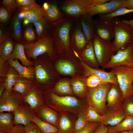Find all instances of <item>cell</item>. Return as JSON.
Returning <instances> with one entry per match:
<instances>
[{
    "mask_svg": "<svg viewBox=\"0 0 133 133\" xmlns=\"http://www.w3.org/2000/svg\"><path fill=\"white\" fill-rule=\"evenodd\" d=\"M32 61L34 68L35 84L44 91L52 89L61 78L54 68L53 60L48 55H43Z\"/></svg>",
    "mask_w": 133,
    "mask_h": 133,
    "instance_id": "cell-1",
    "label": "cell"
},
{
    "mask_svg": "<svg viewBox=\"0 0 133 133\" xmlns=\"http://www.w3.org/2000/svg\"><path fill=\"white\" fill-rule=\"evenodd\" d=\"M74 20L65 17L51 24L53 47L57 55L75 54L71 45L70 36Z\"/></svg>",
    "mask_w": 133,
    "mask_h": 133,
    "instance_id": "cell-2",
    "label": "cell"
},
{
    "mask_svg": "<svg viewBox=\"0 0 133 133\" xmlns=\"http://www.w3.org/2000/svg\"><path fill=\"white\" fill-rule=\"evenodd\" d=\"M53 64L55 70L61 75L71 77L83 76L80 60L75 54L58 55Z\"/></svg>",
    "mask_w": 133,
    "mask_h": 133,
    "instance_id": "cell-3",
    "label": "cell"
},
{
    "mask_svg": "<svg viewBox=\"0 0 133 133\" xmlns=\"http://www.w3.org/2000/svg\"><path fill=\"white\" fill-rule=\"evenodd\" d=\"M44 101L46 105L58 111L74 112L82 106L80 101L76 97L58 95L51 89L44 91Z\"/></svg>",
    "mask_w": 133,
    "mask_h": 133,
    "instance_id": "cell-4",
    "label": "cell"
},
{
    "mask_svg": "<svg viewBox=\"0 0 133 133\" xmlns=\"http://www.w3.org/2000/svg\"><path fill=\"white\" fill-rule=\"evenodd\" d=\"M23 45L26 56L30 61L34 60L39 56L47 55L53 61L57 57L54 49L51 34L39 38L34 43Z\"/></svg>",
    "mask_w": 133,
    "mask_h": 133,
    "instance_id": "cell-5",
    "label": "cell"
},
{
    "mask_svg": "<svg viewBox=\"0 0 133 133\" xmlns=\"http://www.w3.org/2000/svg\"><path fill=\"white\" fill-rule=\"evenodd\" d=\"M112 84L108 83L94 88L87 87L84 98L88 105L94 108L100 115L107 111L106 100Z\"/></svg>",
    "mask_w": 133,
    "mask_h": 133,
    "instance_id": "cell-6",
    "label": "cell"
},
{
    "mask_svg": "<svg viewBox=\"0 0 133 133\" xmlns=\"http://www.w3.org/2000/svg\"><path fill=\"white\" fill-rule=\"evenodd\" d=\"M113 22L114 39L112 43L116 52L133 42V28L130 25L123 22L118 17L114 18Z\"/></svg>",
    "mask_w": 133,
    "mask_h": 133,
    "instance_id": "cell-7",
    "label": "cell"
},
{
    "mask_svg": "<svg viewBox=\"0 0 133 133\" xmlns=\"http://www.w3.org/2000/svg\"><path fill=\"white\" fill-rule=\"evenodd\" d=\"M92 0H59V6L65 17L76 19L86 14L91 7Z\"/></svg>",
    "mask_w": 133,
    "mask_h": 133,
    "instance_id": "cell-8",
    "label": "cell"
},
{
    "mask_svg": "<svg viewBox=\"0 0 133 133\" xmlns=\"http://www.w3.org/2000/svg\"><path fill=\"white\" fill-rule=\"evenodd\" d=\"M111 70L116 77L123 100L133 97V68L120 66L114 67Z\"/></svg>",
    "mask_w": 133,
    "mask_h": 133,
    "instance_id": "cell-9",
    "label": "cell"
},
{
    "mask_svg": "<svg viewBox=\"0 0 133 133\" xmlns=\"http://www.w3.org/2000/svg\"><path fill=\"white\" fill-rule=\"evenodd\" d=\"M96 58L102 67L108 62L116 51L112 42L104 40L95 34L92 39Z\"/></svg>",
    "mask_w": 133,
    "mask_h": 133,
    "instance_id": "cell-10",
    "label": "cell"
},
{
    "mask_svg": "<svg viewBox=\"0 0 133 133\" xmlns=\"http://www.w3.org/2000/svg\"><path fill=\"white\" fill-rule=\"evenodd\" d=\"M111 57L109 61L102 67L112 68L122 66L133 68V42L125 48L118 50Z\"/></svg>",
    "mask_w": 133,
    "mask_h": 133,
    "instance_id": "cell-11",
    "label": "cell"
},
{
    "mask_svg": "<svg viewBox=\"0 0 133 133\" xmlns=\"http://www.w3.org/2000/svg\"><path fill=\"white\" fill-rule=\"evenodd\" d=\"M70 36L72 47L74 53L77 55L82 51L88 42L83 32L78 18L74 20Z\"/></svg>",
    "mask_w": 133,
    "mask_h": 133,
    "instance_id": "cell-12",
    "label": "cell"
},
{
    "mask_svg": "<svg viewBox=\"0 0 133 133\" xmlns=\"http://www.w3.org/2000/svg\"><path fill=\"white\" fill-rule=\"evenodd\" d=\"M24 102L19 93L5 90L0 98V112H13Z\"/></svg>",
    "mask_w": 133,
    "mask_h": 133,
    "instance_id": "cell-13",
    "label": "cell"
},
{
    "mask_svg": "<svg viewBox=\"0 0 133 133\" xmlns=\"http://www.w3.org/2000/svg\"><path fill=\"white\" fill-rule=\"evenodd\" d=\"M122 8H126V0H111L91 7L87 14L92 17L97 14H108Z\"/></svg>",
    "mask_w": 133,
    "mask_h": 133,
    "instance_id": "cell-14",
    "label": "cell"
},
{
    "mask_svg": "<svg viewBox=\"0 0 133 133\" xmlns=\"http://www.w3.org/2000/svg\"><path fill=\"white\" fill-rule=\"evenodd\" d=\"M23 98L24 102L35 113L40 106L45 104L44 91L35 84Z\"/></svg>",
    "mask_w": 133,
    "mask_h": 133,
    "instance_id": "cell-15",
    "label": "cell"
},
{
    "mask_svg": "<svg viewBox=\"0 0 133 133\" xmlns=\"http://www.w3.org/2000/svg\"><path fill=\"white\" fill-rule=\"evenodd\" d=\"M15 126L21 125L25 127L30 124L32 120L36 116L29 105L24 102L13 112Z\"/></svg>",
    "mask_w": 133,
    "mask_h": 133,
    "instance_id": "cell-16",
    "label": "cell"
},
{
    "mask_svg": "<svg viewBox=\"0 0 133 133\" xmlns=\"http://www.w3.org/2000/svg\"><path fill=\"white\" fill-rule=\"evenodd\" d=\"M123 100V93L118 84H112L107 97V111L122 110Z\"/></svg>",
    "mask_w": 133,
    "mask_h": 133,
    "instance_id": "cell-17",
    "label": "cell"
},
{
    "mask_svg": "<svg viewBox=\"0 0 133 133\" xmlns=\"http://www.w3.org/2000/svg\"><path fill=\"white\" fill-rule=\"evenodd\" d=\"M94 20L95 34L104 40L111 41L114 37L113 22L100 18L95 19Z\"/></svg>",
    "mask_w": 133,
    "mask_h": 133,
    "instance_id": "cell-18",
    "label": "cell"
},
{
    "mask_svg": "<svg viewBox=\"0 0 133 133\" xmlns=\"http://www.w3.org/2000/svg\"><path fill=\"white\" fill-rule=\"evenodd\" d=\"M80 60L83 69V75L84 76L87 77L91 74H94L107 83L118 84L116 76L111 70L107 72L100 68H92Z\"/></svg>",
    "mask_w": 133,
    "mask_h": 133,
    "instance_id": "cell-19",
    "label": "cell"
},
{
    "mask_svg": "<svg viewBox=\"0 0 133 133\" xmlns=\"http://www.w3.org/2000/svg\"><path fill=\"white\" fill-rule=\"evenodd\" d=\"M18 11L23 13L25 20L30 23H34L44 16L41 6L36 2L29 5L17 8Z\"/></svg>",
    "mask_w": 133,
    "mask_h": 133,
    "instance_id": "cell-20",
    "label": "cell"
},
{
    "mask_svg": "<svg viewBox=\"0 0 133 133\" xmlns=\"http://www.w3.org/2000/svg\"><path fill=\"white\" fill-rule=\"evenodd\" d=\"M48 6L46 10H43L44 16L49 22L52 24L56 22L65 17L60 9L59 0H47Z\"/></svg>",
    "mask_w": 133,
    "mask_h": 133,
    "instance_id": "cell-21",
    "label": "cell"
},
{
    "mask_svg": "<svg viewBox=\"0 0 133 133\" xmlns=\"http://www.w3.org/2000/svg\"><path fill=\"white\" fill-rule=\"evenodd\" d=\"M35 113L42 120L56 127L58 126L59 119L57 113L45 104L40 106Z\"/></svg>",
    "mask_w": 133,
    "mask_h": 133,
    "instance_id": "cell-22",
    "label": "cell"
},
{
    "mask_svg": "<svg viewBox=\"0 0 133 133\" xmlns=\"http://www.w3.org/2000/svg\"><path fill=\"white\" fill-rule=\"evenodd\" d=\"M77 57L90 67L99 69L100 66L97 59L92 41L88 42L82 51Z\"/></svg>",
    "mask_w": 133,
    "mask_h": 133,
    "instance_id": "cell-23",
    "label": "cell"
},
{
    "mask_svg": "<svg viewBox=\"0 0 133 133\" xmlns=\"http://www.w3.org/2000/svg\"><path fill=\"white\" fill-rule=\"evenodd\" d=\"M87 77L84 76L72 77L70 79V85L74 94L81 98H84L87 88Z\"/></svg>",
    "mask_w": 133,
    "mask_h": 133,
    "instance_id": "cell-24",
    "label": "cell"
},
{
    "mask_svg": "<svg viewBox=\"0 0 133 133\" xmlns=\"http://www.w3.org/2000/svg\"><path fill=\"white\" fill-rule=\"evenodd\" d=\"M83 32L88 42L91 41L95 34L94 20L92 17L87 14L79 18Z\"/></svg>",
    "mask_w": 133,
    "mask_h": 133,
    "instance_id": "cell-25",
    "label": "cell"
},
{
    "mask_svg": "<svg viewBox=\"0 0 133 133\" xmlns=\"http://www.w3.org/2000/svg\"><path fill=\"white\" fill-rule=\"evenodd\" d=\"M8 61L10 66L15 68L20 75L34 82L35 70L33 66H24L21 64L17 59H10Z\"/></svg>",
    "mask_w": 133,
    "mask_h": 133,
    "instance_id": "cell-26",
    "label": "cell"
},
{
    "mask_svg": "<svg viewBox=\"0 0 133 133\" xmlns=\"http://www.w3.org/2000/svg\"><path fill=\"white\" fill-rule=\"evenodd\" d=\"M122 110L107 111L102 116L101 124L114 126L119 123L126 116Z\"/></svg>",
    "mask_w": 133,
    "mask_h": 133,
    "instance_id": "cell-27",
    "label": "cell"
},
{
    "mask_svg": "<svg viewBox=\"0 0 133 133\" xmlns=\"http://www.w3.org/2000/svg\"><path fill=\"white\" fill-rule=\"evenodd\" d=\"M34 84V82L19 74L12 90L19 93L23 97Z\"/></svg>",
    "mask_w": 133,
    "mask_h": 133,
    "instance_id": "cell-28",
    "label": "cell"
},
{
    "mask_svg": "<svg viewBox=\"0 0 133 133\" xmlns=\"http://www.w3.org/2000/svg\"><path fill=\"white\" fill-rule=\"evenodd\" d=\"M33 24L39 39L51 34V24L44 16Z\"/></svg>",
    "mask_w": 133,
    "mask_h": 133,
    "instance_id": "cell-29",
    "label": "cell"
},
{
    "mask_svg": "<svg viewBox=\"0 0 133 133\" xmlns=\"http://www.w3.org/2000/svg\"><path fill=\"white\" fill-rule=\"evenodd\" d=\"M16 59L19 60L24 66L27 67L33 66V62L27 58L25 53L24 45L22 43H15V48L10 59Z\"/></svg>",
    "mask_w": 133,
    "mask_h": 133,
    "instance_id": "cell-30",
    "label": "cell"
},
{
    "mask_svg": "<svg viewBox=\"0 0 133 133\" xmlns=\"http://www.w3.org/2000/svg\"><path fill=\"white\" fill-rule=\"evenodd\" d=\"M57 95L70 96L73 95L70 82V79L61 78L51 89Z\"/></svg>",
    "mask_w": 133,
    "mask_h": 133,
    "instance_id": "cell-31",
    "label": "cell"
},
{
    "mask_svg": "<svg viewBox=\"0 0 133 133\" xmlns=\"http://www.w3.org/2000/svg\"><path fill=\"white\" fill-rule=\"evenodd\" d=\"M15 42L11 34L0 44V58L8 61L14 50Z\"/></svg>",
    "mask_w": 133,
    "mask_h": 133,
    "instance_id": "cell-32",
    "label": "cell"
},
{
    "mask_svg": "<svg viewBox=\"0 0 133 133\" xmlns=\"http://www.w3.org/2000/svg\"><path fill=\"white\" fill-rule=\"evenodd\" d=\"M21 21L18 17L17 11L14 14L12 19L10 33L15 43H21L22 36Z\"/></svg>",
    "mask_w": 133,
    "mask_h": 133,
    "instance_id": "cell-33",
    "label": "cell"
},
{
    "mask_svg": "<svg viewBox=\"0 0 133 133\" xmlns=\"http://www.w3.org/2000/svg\"><path fill=\"white\" fill-rule=\"evenodd\" d=\"M13 112H0V131L8 133L15 126Z\"/></svg>",
    "mask_w": 133,
    "mask_h": 133,
    "instance_id": "cell-34",
    "label": "cell"
},
{
    "mask_svg": "<svg viewBox=\"0 0 133 133\" xmlns=\"http://www.w3.org/2000/svg\"><path fill=\"white\" fill-rule=\"evenodd\" d=\"M25 26L22 34L21 43L27 44L36 42L39 38L35 30L29 24Z\"/></svg>",
    "mask_w": 133,
    "mask_h": 133,
    "instance_id": "cell-35",
    "label": "cell"
},
{
    "mask_svg": "<svg viewBox=\"0 0 133 133\" xmlns=\"http://www.w3.org/2000/svg\"><path fill=\"white\" fill-rule=\"evenodd\" d=\"M19 75V74L15 69L10 66L3 83L5 90L7 91H12Z\"/></svg>",
    "mask_w": 133,
    "mask_h": 133,
    "instance_id": "cell-36",
    "label": "cell"
},
{
    "mask_svg": "<svg viewBox=\"0 0 133 133\" xmlns=\"http://www.w3.org/2000/svg\"><path fill=\"white\" fill-rule=\"evenodd\" d=\"M43 133H51L58 131V128L53 125L45 122L35 116L32 120Z\"/></svg>",
    "mask_w": 133,
    "mask_h": 133,
    "instance_id": "cell-37",
    "label": "cell"
},
{
    "mask_svg": "<svg viewBox=\"0 0 133 133\" xmlns=\"http://www.w3.org/2000/svg\"><path fill=\"white\" fill-rule=\"evenodd\" d=\"M85 117L89 123L96 122L101 123L102 116L92 107L88 105L83 110Z\"/></svg>",
    "mask_w": 133,
    "mask_h": 133,
    "instance_id": "cell-38",
    "label": "cell"
},
{
    "mask_svg": "<svg viewBox=\"0 0 133 133\" xmlns=\"http://www.w3.org/2000/svg\"><path fill=\"white\" fill-rule=\"evenodd\" d=\"M112 127L119 133L133 130V117L126 116L119 123L116 125Z\"/></svg>",
    "mask_w": 133,
    "mask_h": 133,
    "instance_id": "cell-39",
    "label": "cell"
},
{
    "mask_svg": "<svg viewBox=\"0 0 133 133\" xmlns=\"http://www.w3.org/2000/svg\"><path fill=\"white\" fill-rule=\"evenodd\" d=\"M132 12H133V9L122 8L111 14L107 15L100 14L98 16L100 19L106 21L113 22L115 17Z\"/></svg>",
    "mask_w": 133,
    "mask_h": 133,
    "instance_id": "cell-40",
    "label": "cell"
},
{
    "mask_svg": "<svg viewBox=\"0 0 133 133\" xmlns=\"http://www.w3.org/2000/svg\"><path fill=\"white\" fill-rule=\"evenodd\" d=\"M78 116L77 119L75 123L74 133L82 129L90 123L87 120L83 110L79 112Z\"/></svg>",
    "mask_w": 133,
    "mask_h": 133,
    "instance_id": "cell-41",
    "label": "cell"
},
{
    "mask_svg": "<svg viewBox=\"0 0 133 133\" xmlns=\"http://www.w3.org/2000/svg\"><path fill=\"white\" fill-rule=\"evenodd\" d=\"M121 110L126 116L133 117V97L128 98L123 100Z\"/></svg>",
    "mask_w": 133,
    "mask_h": 133,
    "instance_id": "cell-42",
    "label": "cell"
},
{
    "mask_svg": "<svg viewBox=\"0 0 133 133\" xmlns=\"http://www.w3.org/2000/svg\"><path fill=\"white\" fill-rule=\"evenodd\" d=\"M86 83L88 87L94 88L108 83L94 74H91L87 77Z\"/></svg>",
    "mask_w": 133,
    "mask_h": 133,
    "instance_id": "cell-43",
    "label": "cell"
},
{
    "mask_svg": "<svg viewBox=\"0 0 133 133\" xmlns=\"http://www.w3.org/2000/svg\"><path fill=\"white\" fill-rule=\"evenodd\" d=\"M60 130L63 132L69 130L71 127V121L66 115H62L59 119V125Z\"/></svg>",
    "mask_w": 133,
    "mask_h": 133,
    "instance_id": "cell-44",
    "label": "cell"
},
{
    "mask_svg": "<svg viewBox=\"0 0 133 133\" xmlns=\"http://www.w3.org/2000/svg\"><path fill=\"white\" fill-rule=\"evenodd\" d=\"M9 66L8 61L0 58V83H3Z\"/></svg>",
    "mask_w": 133,
    "mask_h": 133,
    "instance_id": "cell-45",
    "label": "cell"
},
{
    "mask_svg": "<svg viewBox=\"0 0 133 133\" xmlns=\"http://www.w3.org/2000/svg\"><path fill=\"white\" fill-rule=\"evenodd\" d=\"M11 15L7 9L1 4L0 7V23L3 24L7 23L9 20Z\"/></svg>",
    "mask_w": 133,
    "mask_h": 133,
    "instance_id": "cell-46",
    "label": "cell"
},
{
    "mask_svg": "<svg viewBox=\"0 0 133 133\" xmlns=\"http://www.w3.org/2000/svg\"><path fill=\"white\" fill-rule=\"evenodd\" d=\"M0 4L4 6L11 15L15 12L17 6L16 0H3Z\"/></svg>",
    "mask_w": 133,
    "mask_h": 133,
    "instance_id": "cell-47",
    "label": "cell"
},
{
    "mask_svg": "<svg viewBox=\"0 0 133 133\" xmlns=\"http://www.w3.org/2000/svg\"><path fill=\"white\" fill-rule=\"evenodd\" d=\"M100 124L96 122L90 123L82 129L74 133H92Z\"/></svg>",
    "mask_w": 133,
    "mask_h": 133,
    "instance_id": "cell-48",
    "label": "cell"
},
{
    "mask_svg": "<svg viewBox=\"0 0 133 133\" xmlns=\"http://www.w3.org/2000/svg\"><path fill=\"white\" fill-rule=\"evenodd\" d=\"M24 133H43L33 122L24 127Z\"/></svg>",
    "mask_w": 133,
    "mask_h": 133,
    "instance_id": "cell-49",
    "label": "cell"
},
{
    "mask_svg": "<svg viewBox=\"0 0 133 133\" xmlns=\"http://www.w3.org/2000/svg\"><path fill=\"white\" fill-rule=\"evenodd\" d=\"M3 25L0 24V44L2 43L10 35V33L8 32Z\"/></svg>",
    "mask_w": 133,
    "mask_h": 133,
    "instance_id": "cell-50",
    "label": "cell"
},
{
    "mask_svg": "<svg viewBox=\"0 0 133 133\" xmlns=\"http://www.w3.org/2000/svg\"><path fill=\"white\" fill-rule=\"evenodd\" d=\"M17 7L25 6L36 2L34 0H16Z\"/></svg>",
    "mask_w": 133,
    "mask_h": 133,
    "instance_id": "cell-51",
    "label": "cell"
},
{
    "mask_svg": "<svg viewBox=\"0 0 133 133\" xmlns=\"http://www.w3.org/2000/svg\"><path fill=\"white\" fill-rule=\"evenodd\" d=\"M108 129V127L101 123L92 133H107Z\"/></svg>",
    "mask_w": 133,
    "mask_h": 133,
    "instance_id": "cell-52",
    "label": "cell"
},
{
    "mask_svg": "<svg viewBox=\"0 0 133 133\" xmlns=\"http://www.w3.org/2000/svg\"><path fill=\"white\" fill-rule=\"evenodd\" d=\"M24 127L21 125L15 126L8 133H24Z\"/></svg>",
    "mask_w": 133,
    "mask_h": 133,
    "instance_id": "cell-53",
    "label": "cell"
},
{
    "mask_svg": "<svg viewBox=\"0 0 133 133\" xmlns=\"http://www.w3.org/2000/svg\"><path fill=\"white\" fill-rule=\"evenodd\" d=\"M121 21L123 22L130 25L133 28V20L122 19Z\"/></svg>",
    "mask_w": 133,
    "mask_h": 133,
    "instance_id": "cell-54",
    "label": "cell"
},
{
    "mask_svg": "<svg viewBox=\"0 0 133 133\" xmlns=\"http://www.w3.org/2000/svg\"><path fill=\"white\" fill-rule=\"evenodd\" d=\"M5 90V88L3 85V83H0V98L1 97Z\"/></svg>",
    "mask_w": 133,
    "mask_h": 133,
    "instance_id": "cell-55",
    "label": "cell"
},
{
    "mask_svg": "<svg viewBox=\"0 0 133 133\" xmlns=\"http://www.w3.org/2000/svg\"><path fill=\"white\" fill-rule=\"evenodd\" d=\"M107 133H120L116 131L111 126L109 127Z\"/></svg>",
    "mask_w": 133,
    "mask_h": 133,
    "instance_id": "cell-56",
    "label": "cell"
},
{
    "mask_svg": "<svg viewBox=\"0 0 133 133\" xmlns=\"http://www.w3.org/2000/svg\"><path fill=\"white\" fill-rule=\"evenodd\" d=\"M120 133H133V130L123 131Z\"/></svg>",
    "mask_w": 133,
    "mask_h": 133,
    "instance_id": "cell-57",
    "label": "cell"
},
{
    "mask_svg": "<svg viewBox=\"0 0 133 133\" xmlns=\"http://www.w3.org/2000/svg\"><path fill=\"white\" fill-rule=\"evenodd\" d=\"M60 133V132H59L58 131V132H56L52 133Z\"/></svg>",
    "mask_w": 133,
    "mask_h": 133,
    "instance_id": "cell-58",
    "label": "cell"
},
{
    "mask_svg": "<svg viewBox=\"0 0 133 133\" xmlns=\"http://www.w3.org/2000/svg\"><path fill=\"white\" fill-rule=\"evenodd\" d=\"M0 133H5L4 132H2L1 131H0Z\"/></svg>",
    "mask_w": 133,
    "mask_h": 133,
    "instance_id": "cell-59",
    "label": "cell"
}]
</instances>
